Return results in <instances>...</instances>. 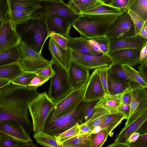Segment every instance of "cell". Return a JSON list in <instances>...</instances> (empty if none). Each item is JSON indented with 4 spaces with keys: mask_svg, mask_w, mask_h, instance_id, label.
I'll return each instance as SVG.
<instances>
[{
    "mask_svg": "<svg viewBox=\"0 0 147 147\" xmlns=\"http://www.w3.org/2000/svg\"><path fill=\"white\" fill-rule=\"evenodd\" d=\"M37 89L11 83L0 88V121L11 119L21 124L29 134L33 132L28 105L39 94Z\"/></svg>",
    "mask_w": 147,
    "mask_h": 147,
    "instance_id": "cell-1",
    "label": "cell"
},
{
    "mask_svg": "<svg viewBox=\"0 0 147 147\" xmlns=\"http://www.w3.org/2000/svg\"><path fill=\"white\" fill-rule=\"evenodd\" d=\"M128 12L134 25L135 35L136 36H138L139 35L141 29L146 23L142 18L131 10H128Z\"/></svg>",
    "mask_w": 147,
    "mask_h": 147,
    "instance_id": "cell-42",
    "label": "cell"
},
{
    "mask_svg": "<svg viewBox=\"0 0 147 147\" xmlns=\"http://www.w3.org/2000/svg\"><path fill=\"white\" fill-rule=\"evenodd\" d=\"M107 89L111 95L121 94L128 88H130L129 84L117 78L109 68L107 72Z\"/></svg>",
    "mask_w": 147,
    "mask_h": 147,
    "instance_id": "cell-22",
    "label": "cell"
},
{
    "mask_svg": "<svg viewBox=\"0 0 147 147\" xmlns=\"http://www.w3.org/2000/svg\"><path fill=\"white\" fill-rule=\"evenodd\" d=\"M50 37L49 48L52 56V59L54 60L67 71L69 68L71 62V49L68 47L66 49H64L51 37Z\"/></svg>",
    "mask_w": 147,
    "mask_h": 147,
    "instance_id": "cell-20",
    "label": "cell"
},
{
    "mask_svg": "<svg viewBox=\"0 0 147 147\" xmlns=\"http://www.w3.org/2000/svg\"><path fill=\"white\" fill-rule=\"evenodd\" d=\"M20 57L19 63L25 72H37L50 65L49 61L20 40L19 43Z\"/></svg>",
    "mask_w": 147,
    "mask_h": 147,
    "instance_id": "cell-8",
    "label": "cell"
},
{
    "mask_svg": "<svg viewBox=\"0 0 147 147\" xmlns=\"http://www.w3.org/2000/svg\"><path fill=\"white\" fill-rule=\"evenodd\" d=\"M109 135L107 131L100 130L98 132H92L91 134V147H101L106 141Z\"/></svg>",
    "mask_w": 147,
    "mask_h": 147,
    "instance_id": "cell-37",
    "label": "cell"
},
{
    "mask_svg": "<svg viewBox=\"0 0 147 147\" xmlns=\"http://www.w3.org/2000/svg\"><path fill=\"white\" fill-rule=\"evenodd\" d=\"M89 69L71 60L67 71L69 80L74 90L86 86L90 76Z\"/></svg>",
    "mask_w": 147,
    "mask_h": 147,
    "instance_id": "cell-17",
    "label": "cell"
},
{
    "mask_svg": "<svg viewBox=\"0 0 147 147\" xmlns=\"http://www.w3.org/2000/svg\"><path fill=\"white\" fill-rule=\"evenodd\" d=\"M129 77L133 82L138 83L143 88H147V84L142 74L133 67L127 65H121Z\"/></svg>",
    "mask_w": 147,
    "mask_h": 147,
    "instance_id": "cell-36",
    "label": "cell"
},
{
    "mask_svg": "<svg viewBox=\"0 0 147 147\" xmlns=\"http://www.w3.org/2000/svg\"><path fill=\"white\" fill-rule=\"evenodd\" d=\"M71 60L89 70L105 66L110 67L113 63L112 59L107 54L93 56L82 54L71 50Z\"/></svg>",
    "mask_w": 147,
    "mask_h": 147,
    "instance_id": "cell-13",
    "label": "cell"
},
{
    "mask_svg": "<svg viewBox=\"0 0 147 147\" xmlns=\"http://www.w3.org/2000/svg\"><path fill=\"white\" fill-rule=\"evenodd\" d=\"M110 114L106 109L102 107H94L92 117L86 123L92 132Z\"/></svg>",
    "mask_w": 147,
    "mask_h": 147,
    "instance_id": "cell-33",
    "label": "cell"
},
{
    "mask_svg": "<svg viewBox=\"0 0 147 147\" xmlns=\"http://www.w3.org/2000/svg\"><path fill=\"white\" fill-rule=\"evenodd\" d=\"M103 4L100 0H69L67 4L80 14L83 12Z\"/></svg>",
    "mask_w": 147,
    "mask_h": 147,
    "instance_id": "cell-28",
    "label": "cell"
},
{
    "mask_svg": "<svg viewBox=\"0 0 147 147\" xmlns=\"http://www.w3.org/2000/svg\"><path fill=\"white\" fill-rule=\"evenodd\" d=\"M11 11H27L42 7L41 1L24 0H8Z\"/></svg>",
    "mask_w": 147,
    "mask_h": 147,
    "instance_id": "cell-25",
    "label": "cell"
},
{
    "mask_svg": "<svg viewBox=\"0 0 147 147\" xmlns=\"http://www.w3.org/2000/svg\"><path fill=\"white\" fill-rule=\"evenodd\" d=\"M105 94L97 69H95L86 86L84 99L86 101L100 100Z\"/></svg>",
    "mask_w": 147,
    "mask_h": 147,
    "instance_id": "cell-16",
    "label": "cell"
},
{
    "mask_svg": "<svg viewBox=\"0 0 147 147\" xmlns=\"http://www.w3.org/2000/svg\"><path fill=\"white\" fill-rule=\"evenodd\" d=\"M130 111V105L121 103L120 105L117 107L116 112L123 113L127 117L128 119Z\"/></svg>",
    "mask_w": 147,
    "mask_h": 147,
    "instance_id": "cell-53",
    "label": "cell"
},
{
    "mask_svg": "<svg viewBox=\"0 0 147 147\" xmlns=\"http://www.w3.org/2000/svg\"><path fill=\"white\" fill-rule=\"evenodd\" d=\"M67 38L69 40L68 47L72 51L82 54L96 56L89 47L86 37L81 36L73 38L69 36Z\"/></svg>",
    "mask_w": 147,
    "mask_h": 147,
    "instance_id": "cell-23",
    "label": "cell"
},
{
    "mask_svg": "<svg viewBox=\"0 0 147 147\" xmlns=\"http://www.w3.org/2000/svg\"><path fill=\"white\" fill-rule=\"evenodd\" d=\"M138 71L142 74L147 84V65H144L142 66L137 67Z\"/></svg>",
    "mask_w": 147,
    "mask_h": 147,
    "instance_id": "cell-56",
    "label": "cell"
},
{
    "mask_svg": "<svg viewBox=\"0 0 147 147\" xmlns=\"http://www.w3.org/2000/svg\"><path fill=\"white\" fill-rule=\"evenodd\" d=\"M79 132L78 134H84L92 133L90 128L85 123L79 125Z\"/></svg>",
    "mask_w": 147,
    "mask_h": 147,
    "instance_id": "cell-55",
    "label": "cell"
},
{
    "mask_svg": "<svg viewBox=\"0 0 147 147\" xmlns=\"http://www.w3.org/2000/svg\"><path fill=\"white\" fill-rule=\"evenodd\" d=\"M37 75L51 78L54 74V71L52 68L51 64L48 66L36 72Z\"/></svg>",
    "mask_w": 147,
    "mask_h": 147,
    "instance_id": "cell-52",
    "label": "cell"
},
{
    "mask_svg": "<svg viewBox=\"0 0 147 147\" xmlns=\"http://www.w3.org/2000/svg\"><path fill=\"white\" fill-rule=\"evenodd\" d=\"M123 10L117 8L110 5L103 4L91 9L83 12L80 14H119Z\"/></svg>",
    "mask_w": 147,
    "mask_h": 147,
    "instance_id": "cell-35",
    "label": "cell"
},
{
    "mask_svg": "<svg viewBox=\"0 0 147 147\" xmlns=\"http://www.w3.org/2000/svg\"><path fill=\"white\" fill-rule=\"evenodd\" d=\"M0 137L11 138L21 144L32 141L30 134L23 126L11 119L0 121Z\"/></svg>",
    "mask_w": 147,
    "mask_h": 147,
    "instance_id": "cell-11",
    "label": "cell"
},
{
    "mask_svg": "<svg viewBox=\"0 0 147 147\" xmlns=\"http://www.w3.org/2000/svg\"><path fill=\"white\" fill-rule=\"evenodd\" d=\"M139 35L143 38H147V23H145L143 26Z\"/></svg>",
    "mask_w": 147,
    "mask_h": 147,
    "instance_id": "cell-59",
    "label": "cell"
},
{
    "mask_svg": "<svg viewBox=\"0 0 147 147\" xmlns=\"http://www.w3.org/2000/svg\"><path fill=\"white\" fill-rule=\"evenodd\" d=\"M37 145L32 142H27L19 144L17 147H36Z\"/></svg>",
    "mask_w": 147,
    "mask_h": 147,
    "instance_id": "cell-60",
    "label": "cell"
},
{
    "mask_svg": "<svg viewBox=\"0 0 147 147\" xmlns=\"http://www.w3.org/2000/svg\"><path fill=\"white\" fill-rule=\"evenodd\" d=\"M100 100L86 101L81 119L78 123L79 125L86 123L92 117L95 107Z\"/></svg>",
    "mask_w": 147,
    "mask_h": 147,
    "instance_id": "cell-38",
    "label": "cell"
},
{
    "mask_svg": "<svg viewBox=\"0 0 147 147\" xmlns=\"http://www.w3.org/2000/svg\"><path fill=\"white\" fill-rule=\"evenodd\" d=\"M86 102L83 99L69 113L53 119H47L43 131L56 136L73 127L80 121Z\"/></svg>",
    "mask_w": 147,
    "mask_h": 147,
    "instance_id": "cell-6",
    "label": "cell"
},
{
    "mask_svg": "<svg viewBox=\"0 0 147 147\" xmlns=\"http://www.w3.org/2000/svg\"><path fill=\"white\" fill-rule=\"evenodd\" d=\"M24 71L19 63L0 66V78L7 79L11 82Z\"/></svg>",
    "mask_w": 147,
    "mask_h": 147,
    "instance_id": "cell-27",
    "label": "cell"
},
{
    "mask_svg": "<svg viewBox=\"0 0 147 147\" xmlns=\"http://www.w3.org/2000/svg\"><path fill=\"white\" fill-rule=\"evenodd\" d=\"M11 83V82L8 80L0 78V88L6 86Z\"/></svg>",
    "mask_w": 147,
    "mask_h": 147,
    "instance_id": "cell-61",
    "label": "cell"
},
{
    "mask_svg": "<svg viewBox=\"0 0 147 147\" xmlns=\"http://www.w3.org/2000/svg\"><path fill=\"white\" fill-rule=\"evenodd\" d=\"M140 135V133L137 132H135L132 134L128 140L127 144L129 145V144L133 143L136 142L138 139Z\"/></svg>",
    "mask_w": 147,
    "mask_h": 147,
    "instance_id": "cell-57",
    "label": "cell"
},
{
    "mask_svg": "<svg viewBox=\"0 0 147 147\" xmlns=\"http://www.w3.org/2000/svg\"><path fill=\"white\" fill-rule=\"evenodd\" d=\"M79 132V124L78 123L73 127L55 136L57 140L62 144L65 141L78 134Z\"/></svg>",
    "mask_w": 147,
    "mask_h": 147,
    "instance_id": "cell-41",
    "label": "cell"
},
{
    "mask_svg": "<svg viewBox=\"0 0 147 147\" xmlns=\"http://www.w3.org/2000/svg\"><path fill=\"white\" fill-rule=\"evenodd\" d=\"M136 132H139L140 135L147 133V119L142 124Z\"/></svg>",
    "mask_w": 147,
    "mask_h": 147,
    "instance_id": "cell-58",
    "label": "cell"
},
{
    "mask_svg": "<svg viewBox=\"0 0 147 147\" xmlns=\"http://www.w3.org/2000/svg\"><path fill=\"white\" fill-rule=\"evenodd\" d=\"M56 104L46 92L39 93L28 105L34 134L43 131L46 121Z\"/></svg>",
    "mask_w": 147,
    "mask_h": 147,
    "instance_id": "cell-4",
    "label": "cell"
},
{
    "mask_svg": "<svg viewBox=\"0 0 147 147\" xmlns=\"http://www.w3.org/2000/svg\"><path fill=\"white\" fill-rule=\"evenodd\" d=\"M124 119H127V118L122 113L117 112L110 114L96 127H98L99 130H106L109 135Z\"/></svg>",
    "mask_w": 147,
    "mask_h": 147,
    "instance_id": "cell-24",
    "label": "cell"
},
{
    "mask_svg": "<svg viewBox=\"0 0 147 147\" xmlns=\"http://www.w3.org/2000/svg\"><path fill=\"white\" fill-rule=\"evenodd\" d=\"M41 8L33 11H11L10 10V16L14 25H15L27 19L36 14L39 11Z\"/></svg>",
    "mask_w": 147,
    "mask_h": 147,
    "instance_id": "cell-39",
    "label": "cell"
},
{
    "mask_svg": "<svg viewBox=\"0 0 147 147\" xmlns=\"http://www.w3.org/2000/svg\"><path fill=\"white\" fill-rule=\"evenodd\" d=\"M129 0H112L110 5L121 10L125 9L128 5Z\"/></svg>",
    "mask_w": 147,
    "mask_h": 147,
    "instance_id": "cell-51",
    "label": "cell"
},
{
    "mask_svg": "<svg viewBox=\"0 0 147 147\" xmlns=\"http://www.w3.org/2000/svg\"><path fill=\"white\" fill-rule=\"evenodd\" d=\"M36 75L35 72L24 71L11 83L20 86H28L31 80Z\"/></svg>",
    "mask_w": 147,
    "mask_h": 147,
    "instance_id": "cell-40",
    "label": "cell"
},
{
    "mask_svg": "<svg viewBox=\"0 0 147 147\" xmlns=\"http://www.w3.org/2000/svg\"><path fill=\"white\" fill-rule=\"evenodd\" d=\"M121 103L119 94L115 95L106 94L99 100L95 107L105 108L112 114L116 113V109Z\"/></svg>",
    "mask_w": 147,
    "mask_h": 147,
    "instance_id": "cell-29",
    "label": "cell"
},
{
    "mask_svg": "<svg viewBox=\"0 0 147 147\" xmlns=\"http://www.w3.org/2000/svg\"><path fill=\"white\" fill-rule=\"evenodd\" d=\"M0 0V20L8 16L10 11L8 0Z\"/></svg>",
    "mask_w": 147,
    "mask_h": 147,
    "instance_id": "cell-48",
    "label": "cell"
},
{
    "mask_svg": "<svg viewBox=\"0 0 147 147\" xmlns=\"http://www.w3.org/2000/svg\"><path fill=\"white\" fill-rule=\"evenodd\" d=\"M51 66L54 74L51 78L48 95L55 104L74 90L69 80L67 70L52 59Z\"/></svg>",
    "mask_w": 147,
    "mask_h": 147,
    "instance_id": "cell-5",
    "label": "cell"
},
{
    "mask_svg": "<svg viewBox=\"0 0 147 147\" xmlns=\"http://www.w3.org/2000/svg\"><path fill=\"white\" fill-rule=\"evenodd\" d=\"M147 38L140 35L123 39L110 42L109 52L125 49H136L141 50L145 45Z\"/></svg>",
    "mask_w": 147,
    "mask_h": 147,
    "instance_id": "cell-21",
    "label": "cell"
},
{
    "mask_svg": "<svg viewBox=\"0 0 147 147\" xmlns=\"http://www.w3.org/2000/svg\"><path fill=\"white\" fill-rule=\"evenodd\" d=\"M33 137L36 142L40 145L50 147H63L55 136L41 131L34 134Z\"/></svg>",
    "mask_w": 147,
    "mask_h": 147,
    "instance_id": "cell-32",
    "label": "cell"
},
{
    "mask_svg": "<svg viewBox=\"0 0 147 147\" xmlns=\"http://www.w3.org/2000/svg\"><path fill=\"white\" fill-rule=\"evenodd\" d=\"M10 13L8 17L0 20V52L18 44L20 40Z\"/></svg>",
    "mask_w": 147,
    "mask_h": 147,
    "instance_id": "cell-12",
    "label": "cell"
},
{
    "mask_svg": "<svg viewBox=\"0 0 147 147\" xmlns=\"http://www.w3.org/2000/svg\"><path fill=\"white\" fill-rule=\"evenodd\" d=\"M86 87L73 90L56 104L48 119L59 117L74 109L84 99Z\"/></svg>",
    "mask_w": 147,
    "mask_h": 147,
    "instance_id": "cell-9",
    "label": "cell"
},
{
    "mask_svg": "<svg viewBox=\"0 0 147 147\" xmlns=\"http://www.w3.org/2000/svg\"><path fill=\"white\" fill-rule=\"evenodd\" d=\"M92 38L99 45L102 54H107L109 52L110 42L106 36L97 37Z\"/></svg>",
    "mask_w": 147,
    "mask_h": 147,
    "instance_id": "cell-43",
    "label": "cell"
},
{
    "mask_svg": "<svg viewBox=\"0 0 147 147\" xmlns=\"http://www.w3.org/2000/svg\"><path fill=\"white\" fill-rule=\"evenodd\" d=\"M47 24L49 37L51 34L55 33L67 38L72 25L65 18L58 15L46 13Z\"/></svg>",
    "mask_w": 147,
    "mask_h": 147,
    "instance_id": "cell-15",
    "label": "cell"
},
{
    "mask_svg": "<svg viewBox=\"0 0 147 147\" xmlns=\"http://www.w3.org/2000/svg\"><path fill=\"white\" fill-rule=\"evenodd\" d=\"M50 36L62 48L64 49H66L67 48L69 41L67 38L55 33L51 34Z\"/></svg>",
    "mask_w": 147,
    "mask_h": 147,
    "instance_id": "cell-46",
    "label": "cell"
},
{
    "mask_svg": "<svg viewBox=\"0 0 147 147\" xmlns=\"http://www.w3.org/2000/svg\"><path fill=\"white\" fill-rule=\"evenodd\" d=\"M109 69L113 74L119 79L128 83L131 89L136 87L140 85L133 82L129 77L124 70L121 65L113 63L109 67Z\"/></svg>",
    "mask_w": 147,
    "mask_h": 147,
    "instance_id": "cell-34",
    "label": "cell"
},
{
    "mask_svg": "<svg viewBox=\"0 0 147 147\" xmlns=\"http://www.w3.org/2000/svg\"><path fill=\"white\" fill-rule=\"evenodd\" d=\"M129 145L130 147H147V133L140 135L136 142Z\"/></svg>",
    "mask_w": 147,
    "mask_h": 147,
    "instance_id": "cell-49",
    "label": "cell"
},
{
    "mask_svg": "<svg viewBox=\"0 0 147 147\" xmlns=\"http://www.w3.org/2000/svg\"><path fill=\"white\" fill-rule=\"evenodd\" d=\"M125 9L131 10L147 23V0H129Z\"/></svg>",
    "mask_w": 147,
    "mask_h": 147,
    "instance_id": "cell-31",
    "label": "cell"
},
{
    "mask_svg": "<svg viewBox=\"0 0 147 147\" xmlns=\"http://www.w3.org/2000/svg\"><path fill=\"white\" fill-rule=\"evenodd\" d=\"M20 142L13 139L0 137V147H16Z\"/></svg>",
    "mask_w": 147,
    "mask_h": 147,
    "instance_id": "cell-47",
    "label": "cell"
},
{
    "mask_svg": "<svg viewBox=\"0 0 147 147\" xmlns=\"http://www.w3.org/2000/svg\"><path fill=\"white\" fill-rule=\"evenodd\" d=\"M119 14H82L74 21L72 26L81 36L88 38L105 36Z\"/></svg>",
    "mask_w": 147,
    "mask_h": 147,
    "instance_id": "cell-3",
    "label": "cell"
},
{
    "mask_svg": "<svg viewBox=\"0 0 147 147\" xmlns=\"http://www.w3.org/2000/svg\"><path fill=\"white\" fill-rule=\"evenodd\" d=\"M144 65H147V59L146 60V62H145Z\"/></svg>",
    "mask_w": 147,
    "mask_h": 147,
    "instance_id": "cell-63",
    "label": "cell"
},
{
    "mask_svg": "<svg viewBox=\"0 0 147 147\" xmlns=\"http://www.w3.org/2000/svg\"><path fill=\"white\" fill-rule=\"evenodd\" d=\"M147 119V110L126 128L122 129L115 137L114 142L107 147H130L127 144L128 140L131 135L136 132Z\"/></svg>",
    "mask_w": 147,
    "mask_h": 147,
    "instance_id": "cell-18",
    "label": "cell"
},
{
    "mask_svg": "<svg viewBox=\"0 0 147 147\" xmlns=\"http://www.w3.org/2000/svg\"><path fill=\"white\" fill-rule=\"evenodd\" d=\"M49 79L37 74L31 80L28 86L32 89H37L47 82Z\"/></svg>",
    "mask_w": 147,
    "mask_h": 147,
    "instance_id": "cell-45",
    "label": "cell"
},
{
    "mask_svg": "<svg viewBox=\"0 0 147 147\" xmlns=\"http://www.w3.org/2000/svg\"><path fill=\"white\" fill-rule=\"evenodd\" d=\"M20 40L41 54L44 44L49 37L47 24V14L43 7L27 19L15 25Z\"/></svg>",
    "mask_w": 147,
    "mask_h": 147,
    "instance_id": "cell-2",
    "label": "cell"
},
{
    "mask_svg": "<svg viewBox=\"0 0 147 147\" xmlns=\"http://www.w3.org/2000/svg\"><path fill=\"white\" fill-rule=\"evenodd\" d=\"M146 44L147 45V41H146ZM147 59V56L146 57V59H145V62H144V63H145V62H146V60Z\"/></svg>",
    "mask_w": 147,
    "mask_h": 147,
    "instance_id": "cell-64",
    "label": "cell"
},
{
    "mask_svg": "<svg viewBox=\"0 0 147 147\" xmlns=\"http://www.w3.org/2000/svg\"><path fill=\"white\" fill-rule=\"evenodd\" d=\"M136 36L134 23L128 11L126 9L117 16L105 36L109 42Z\"/></svg>",
    "mask_w": 147,
    "mask_h": 147,
    "instance_id": "cell-7",
    "label": "cell"
},
{
    "mask_svg": "<svg viewBox=\"0 0 147 147\" xmlns=\"http://www.w3.org/2000/svg\"><path fill=\"white\" fill-rule=\"evenodd\" d=\"M140 51L133 49H122L108 53L107 54L114 63L134 67L139 64Z\"/></svg>",
    "mask_w": 147,
    "mask_h": 147,
    "instance_id": "cell-19",
    "label": "cell"
},
{
    "mask_svg": "<svg viewBox=\"0 0 147 147\" xmlns=\"http://www.w3.org/2000/svg\"><path fill=\"white\" fill-rule=\"evenodd\" d=\"M104 4L110 5L112 0H100Z\"/></svg>",
    "mask_w": 147,
    "mask_h": 147,
    "instance_id": "cell-62",
    "label": "cell"
},
{
    "mask_svg": "<svg viewBox=\"0 0 147 147\" xmlns=\"http://www.w3.org/2000/svg\"><path fill=\"white\" fill-rule=\"evenodd\" d=\"M147 56V45L146 43L144 47L140 51L139 56V66L144 65V62Z\"/></svg>",
    "mask_w": 147,
    "mask_h": 147,
    "instance_id": "cell-54",
    "label": "cell"
},
{
    "mask_svg": "<svg viewBox=\"0 0 147 147\" xmlns=\"http://www.w3.org/2000/svg\"><path fill=\"white\" fill-rule=\"evenodd\" d=\"M109 66H105L97 68L106 94H109L107 86V72Z\"/></svg>",
    "mask_w": 147,
    "mask_h": 147,
    "instance_id": "cell-44",
    "label": "cell"
},
{
    "mask_svg": "<svg viewBox=\"0 0 147 147\" xmlns=\"http://www.w3.org/2000/svg\"><path fill=\"white\" fill-rule=\"evenodd\" d=\"M40 3L46 13H54L67 19L71 24L81 15L63 2L42 1Z\"/></svg>",
    "mask_w": 147,
    "mask_h": 147,
    "instance_id": "cell-14",
    "label": "cell"
},
{
    "mask_svg": "<svg viewBox=\"0 0 147 147\" xmlns=\"http://www.w3.org/2000/svg\"><path fill=\"white\" fill-rule=\"evenodd\" d=\"M131 90L129 115L122 129L126 128L147 110V88L139 86Z\"/></svg>",
    "mask_w": 147,
    "mask_h": 147,
    "instance_id": "cell-10",
    "label": "cell"
},
{
    "mask_svg": "<svg viewBox=\"0 0 147 147\" xmlns=\"http://www.w3.org/2000/svg\"><path fill=\"white\" fill-rule=\"evenodd\" d=\"M91 133L78 134L63 142L62 144L63 147H91Z\"/></svg>",
    "mask_w": 147,
    "mask_h": 147,
    "instance_id": "cell-30",
    "label": "cell"
},
{
    "mask_svg": "<svg viewBox=\"0 0 147 147\" xmlns=\"http://www.w3.org/2000/svg\"><path fill=\"white\" fill-rule=\"evenodd\" d=\"M19 43L0 52V66L19 62L20 57Z\"/></svg>",
    "mask_w": 147,
    "mask_h": 147,
    "instance_id": "cell-26",
    "label": "cell"
},
{
    "mask_svg": "<svg viewBox=\"0 0 147 147\" xmlns=\"http://www.w3.org/2000/svg\"><path fill=\"white\" fill-rule=\"evenodd\" d=\"M119 94L121 103L130 105L132 99L131 89L128 88Z\"/></svg>",
    "mask_w": 147,
    "mask_h": 147,
    "instance_id": "cell-50",
    "label": "cell"
}]
</instances>
